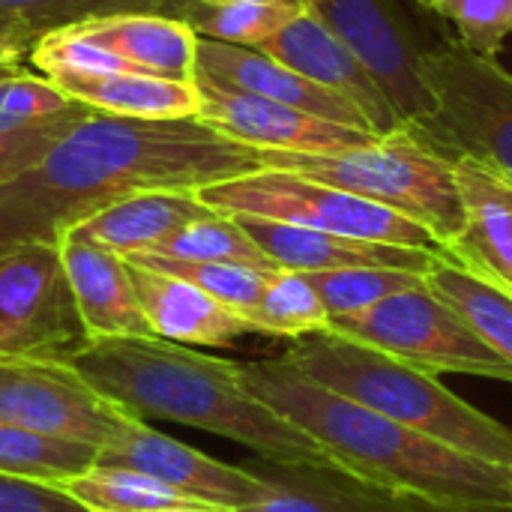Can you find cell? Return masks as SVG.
<instances>
[{
    "mask_svg": "<svg viewBox=\"0 0 512 512\" xmlns=\"http://www.w3.org/2000/svg\"><path fill=\"white\" fill-rule=\"evenodd\" d=\"M144 512H231V510L210 507V504H171V507H159V510H144Z\"/></svg>",
    "mask_w": 512,
    "mask_h": 512,
    "instance_id": "f35d334b",
    "label": "cell"
},
{
    "mask_svg": "<svg viewBox=\"0 0 512 512\" xmlns=\"http://www.w3.org/2000/svg\"><path fill=\"white\" fill-rule=\"evenodd\" d=\"M258 153L264 168H279L336 186L420 222L435 234L441 246L450 243L465 225V207L453 162L435 153L414 129L336 153Z\"/></svg>",
    "mask_w": 512,
    "mask_h": 512,
    "instance_id": "5b68a950",
    "label": "cell"
},
{
    "mask_svg": "<svg viewBox=\"0 0 512 512\" xmlns=\"http://www.w3.org/2000/svg\"><path fill=\"white\" fill-rule=\"evenodd\" d=\"M30 63L48 78H96V75H114V72H141L135 63L120 57L117 51L105 48L102 42H93L66 24L51 27L39 33L30 45Z\"/></svg>",
    "mask_w": 512,
    "mask_h": 512,
    "instance_id": "1f68e13d",
    "label": "cell"
},
{
    "mask_svg": "<svg viewBox=\"0 0 512 512\" xmlns=\"http://www.w3.org/2000/svg\"><path fill=\"white\" fill-rule=\"evenodd\" d=\"M327 330L432 375H477L512 384L510 363L501 360L441 297H435L426 282L399 291L372 309L330 318Z\"/></svg>",
    "mask_w": 512,
    "mask_h": 512,
    "instance_id": "ba28073f",
    "label": "cell"
},
{
    "mask_svg": "<svg viewBox=\"0 0 512 512\" xmlns=\"http://www.w3.org/2000/svg\"><path fill=\"white\" fill-rule=\"evenodd\" d=\"M414 3H420V6H423V3H426V0H414Z\"/></svg>",
    "mask_w": 512,
    "mask_h": 512,
    "instance_id": "b9f144b4",
    "label": "cell"
},
{
    "mask_svg": "<svg viewBox=\"0 0 512 512\" xmlns=\"http://www.w3.org/2000/svg\"><path fill=\"white\" fill-rule=\"evenodd\" d=\"M312 288L318 291L324 309L330 318L354 315L363 309H372L375 303L417 288L426 282L423 273L396 270V267H342V270H318L306 273Z\"/></svg>",
    "mask_w": 512,
    "mask_h": 512,
    "instance_id": "4dcf8cb0",
    "label": "cell"
},
{
    "mask_svg": "<svg viewBox=\"0 0 512 512\" xmlns=\"http://www.w3.org/2000/svg\"><path fill=\"white\" fill-rule=\"evenodd\" d=\"M144 255H162V258H180V261H222V264H246L258 270H279L258 246L255 240L240 228L234 216L210 210L207 216L183 225L171 237H165L153 252Z\"/></svg>",
    "mask_w": 512,
    "mask_h": 512,
    "instance_id": "f1b7e54d",
    "label": "cell"
},
{
    "mask_svg": "<svg viewBox=\"0 0 512 512\" xmlns=\"http://www.w3.org/2000/svg\"><path fill=\"white\" fill-rule=\"evenodd\" d=\"M69 99L102 114L135 120H186L198 117L195 81H171L147 72H114L96 78H57Z\"/></svg>",
    "mask_w": 512,
    "mask_h": 512,
    "instance_id": "7402d4cb",
    "label": "cell"
},
{
    "mask_svg": "<svg viewBox=\"0 0 512 512\" xmlns=\"http://www.w3.org/2000/svg\"><path fill=\"white\" fill-rule=\"evenodd\" d=\"M234 219L279 270H294V273H318V270H342V267H396L426 276L441 258V252L435 249L354 240V237H339V234L261 219V216H234Z\"/></svg>",
    "mask_w": 512,
    "mask_h": 512,
    "instance_id": "e0dca14e",
    "label": "cell"
},
{
    "mask_svg": "<svg viewBox=\"0 0 512 512\" xmlns=\"http://www.w3.org/2000/svg\"><path fill=\"white\" fill-rule=\"evenodd\" d=\"M96 465L141 471L165 483L186 501L231 512L261 504L273 492L270 480L261 471L216 462L207 453L150 429L144 420H135L114 441H108L96 453Z\"/></svg>",
    "mask_w": 512,
    "mask_h": 512,
    "instance_id": "7c38bea8",
    "label": "cell"
},
{
    "mask_svg": "<svg viewBox=\"0 0 512 512\" xmlns=\"http://www.w3.org/2000/svg\"><path fill=\"white\" fill-rule=\"evenodd\" d=\"M87 114H93L90 105L72 102L66 111L51 114L45 120L15 126V129H0V186L15 180L18 174H24L30 165H36Z\"/></svg>",
    "mask_w": 512,
    "mask_h": 512,
    "instance_id": "836d02e7",
    "label": "cell"
},
{
    "mask_svg": "<svg viewBox=\"0 0 512 512\" xmlns=\"http://www.w3.org/2000/svg\"><path fill=\"white\" fill-rule=\"evenodd\" d=\"M426 285L435 297H441L501 360L512 366V297L507 291L489 285L486 279L468 273L450 258H438V264L426 273Z\"/></svg>",
    "mask_w": 512,
    "mask_h": 512,
    "instance_id": "cb8c5ba5",
    "label": "cell"
},
{
    "mask_svg": "<svg viewBox=\"0 0 512 512\" xmlns=\"http://www.w3.org/2000/svg\"><path fill=\"white\" fill-rule=\"evenodd\" d=\"M282 357L312 381L360 402L375 414H384L483 462L512 468L510 426L456 396L432 372L330 330L291 339V348Z\"/></svg>",
    "mask_w": 512,
    "mask_h": 512,
    "instance_id": "277c9868",
    "label": "cell"
},
{
    "mask_svg": "<svg viewBox=\"0 0 512 512\" xmlns=\"http://www.w3.org/2000/svg\"><path fill=\"white\" fill-rule=\"evenodd\" d=\"M0 512H90L63 495L57 486L3 477L0 474Z\"/></svg>",
    "mask_w": 512,
    "mask_h": 512,
    "instance_id": "8d00e7d4",
    "label": "cell"
},
{
    "mask_svg": "<svg viewBox=\"0 0 512 512\" xmlns=\"http://www.w3.org/2000/svg\"><path fill=\"white\" fill-rule=\"evenodd\" d=\"M168 0H0V33H15L33 42L39 33L111 12H150Z\"/></svg>",
    "mask_w": 512,
    "mask_h": 512,
    "instance_id": "d6a6232c",
    "label": "cell"
},
{
    "mask_svg": "<svg viewBox=\"0 0 512 512\" xmlns=\"http://www.w3.org/2000/svg\"><path fill=\"white\" fill-rule=\"evenodd\" d=\"M33 42H27L24 36L15 33H0V60H18L24 48H30Z\"/></svg>",
    "mask_w": 512,
    "mask_h": 512,
    "instance_id": "74e56055",
    "label": "cell"
},
{
    "mask_svg": "<svg viewBox=\"0 0 512 512\" xmlns=\"http://www.w3.org/2000/svg\"><path fill=\"white\" fill-rule=\"evenodd\" d=\"M66 363L141 420L162 417L231 438L270 465L339 474L324 447L249 393L234 360L159 336H132L87 342Z\"/></svg>",
    "mask_w": 512,
    "mask_h": 512,
    "instance_id": "3957f363",
    "label": "cell"
},
{
    "mask_svg": "<svg viewBox=\"0 0 512 512\" xmlns=\"http://www.w3.org/2000/svg\"><path fill=\"white\" fill-rule=\"evenodd\" d=\"M258 48L276 57L279 63H285L288 69L306 75L309 81L357 105L378 138L411 129L402 120V114L393 108V102L387 99L384 87L369 72V66L309 9L291 18L279 33H273Z\"/></svg>",
    "mask_w": 512,
    "mask_h": 512,
    "instance_id": "5bb4252c",
    "label": "cell"
},
{
    "mask_svg": "<svg viewBox=\"0 0 512 512\" xmlns=\"http://www.w3.org/2000/svg\"><path fill=\"white\" fill-rule=\"evenodd\" d=\"M195 195L201 204L225 216H261L339 237L441 252L435 234L420 222L360 195L279 168H258L252 174L219 180Z\"/></svg>",
    "mask_w": 512,
    "mask_h": 512,
    "instance_id": "52a82bcc",
    "label": "cell"
},
{
    "mask_svg": "<svg viewBox=\"0 0 512 512\" xmlns=\"http://www.w3.org/2000/svg\"><path fill=\"white\" fill-rule=\"evenodd\" d=\"M129 267H132L138 303L144 309L153 336L177 345L222 348L237 342L240 336L255 333V327L243 315L222 306L201 288L141 264H129Z\"/></svg>",
    "mask_w": 512,
    "mask_h": 512,
    "instance_id": "d6986e66",
    "label": "cell"
},
{
    "mask_svg": "<svg viewBox=\"0 0 512 512\" xmlns=\"http://www.w3.org/2000/svg\"><path fill=\"white\" fill-rule=\"evenodd\" d=\"M210 207L201 204V198L192 189L177 192H141L132 198H123L78 225H72L66 234L105 246L117 255H138L153 252L165 237L180 231L183 225L207 216Z\"/></svg>",
    "mask_w": 512,
    "mask_h": 512,
    "instance_id": "44dd1931",
    "label": "cell"
},
{
    "mask_svg": "<svg viewBox=\"0 0 512 512\" xmlns=\"http://www.w3.org/2000/svg\"><path fill=\"white\" fill-rule=\"evenodd\" d=\"M255 333L264 336H282V339H300L309 333H321L330 327V315L306 279V273L279 270L270 276L264 297L258 309L252 312Z\"/></svg>",
    "mask_w": 512,
    "mask_h": 512,
    "instance_id": "f546056e",
    "label": "cell"
},
{
    "mask_svg": "<svg viewBox=\"0 0 512 512\" xmlns=\"http://www.w3.org/2000/svg\"><path fill=\"white\" fill-rule=\"evenodd\" d=\"M198 3H210V6H216V3H240V0H198Z\"/></svg>",
    "mask_w": 512,
    "mask_h": 512,
    "instance_id": "60d3db41",
    "label": "cell"
},
{
    "mask_svg": "<svg viewBox=\"0 0 512 512\" xmlns=\"http://www.w3.org/2000/svg\"><path fill=\"white\" fill-rule=\"evenodd\" d=\"M453 168L465 225L441 255L512 297V180L471 156H456Z\"/></svg>",
    "mask_w": 512,
    "mask_h": 512,
    "instance_id": "2e32d148",
    "label": "cell"
},
{
    "mask_svg": "<svg viewBox=\"0 0 512 512\" xmlns=\"http://www.w3.org/2000/svg\"><path fill=\"white\" fill-rule=\"evenodd\" d=\"M423 9L453 21L459 42L480 57H495L512 30V0H426Z\"/></svg>",
    "mask_w": 512,
    "mask_h": 512,
    "instance_id": "e575fe53",
    "label": "cell"
},
{
    "mask_svg": "<svg viewBox=\"0 0 512 512\" xmlns=\"http://www.w3.org/2000/svg\"><path fill=\"white\" fill-rule=\"evenodd\" d=\"M87 333L57 243L0 249V360H66Z\"/></svg>",
    "mask_w": 512,
    "mask_h": 512,
    "instance_id": "9c48e42d",
    "label": "cell"
},
{
    "mask_svg": "<svg viewBox=\"0 0 512 512\" xmlns=\"http://www.w3.org/2000/svg\"><path fill=\"white\" fill-rule=\"evenodd\" d=\"M57 246L87 342L153 336L138 303L132 267L123 255L69 234H63Z\"/></svg>",
    "mask_w": 512,
    "mask_h": 512,
    "instance_id": "ac0fdd59",
    "label": "cell"
},
{
    "mask_svg": "<svg viewBox=\"0 0 512 512\" xmlns=\"http://www.w3.org/2000/svg\"><path fill=\"white\" fill-rule=\"evenodd\" d=\"M18 72H24V69L18 66V60H0V78L18 75Z\"/></svg>",
    "mask_w": 512,
    "mask_h": 512,
    "instance_id": "ab89813d",
    "label": "cell"
},
{
    "mask_svg": "<svg viewBox=\"0 0 512 512\" xmlns=\"http://www.w3.org/2000/svg\"><path fill=\"white\" fill-rule=\"evenodd\" d=\"M273 492L240 512H420L423 504L396 501L384 492L366 489L342 474L312 471V468H282L273 465L261 471ZM429 512H444L432 510Z\"/></svg>",
    "mask_w": 512,
    "mask_h": 512,
    "instance_id": "603a6c76",
    "label": "cell"
},
{
    "mask_svg": "<svg viewBox=\"0 0 512 512\" xmlns=\"http://www.w3.org/2000/svg\"><path fill=\"white\" fill-rule=\"evenodd\" d=\"M321 18L378 78L393 108L408 126L423 123L435 111L417 60L426 51L402 0H300Z\"/></svg>",
    "mask_w": 512,
    "mask_h": 512,
    "instance_id": "8fae6325",
    "label": "cell"
},
{
    "mask_svg": "<svg viewBox=\"0 0 512 512\" xmlns=\"http://www.w3.org/2000/svg\"><path fill=\"white\" fill-rule=\"evenodd\" d=\"M69 30L102 42L147 75L171 81H195L198 33L180 18L165 12H111L66 24Z\"/></svg>",
    "mask_w": 512,
    "mask_h": 512,
    "instance_id": "ffe728a7",
    "label": "cell"
},
{
    "mask_svg": "<svg viewBox=\"0 0 512 512\" xmlns=\"http://www.w3.org/2000/svg\"><path fill=\"white\" fill-rule=\"evenodd\" d=\"M240 378L252 396L324 447L342 477L366 489L444 512H512V468L375 414L285 357L240 363Z\"/></svg>",
    "mask_w": 512,
    "mask_h": 512,
    "instance_id": "7a4b0ae2",
    "label": "cell"
},
{
    "mask_svg": "<svg viewBox=\"0 0 512 512\" xmlns=\"http://www.w3.org/2000/svg\"><path fill=\"white\" fill-rule=\"evenodd\" d=\"M75 99H69L54 81H48L45 75H30V72H18L12 78L3 81V96H0V129H15V126H27L36 120H45L51 114H60L72 105Z\"/></svg>",
    "mask_w": 512,
    "mask_h": 512,
    "instance_id": "d590c367",
    "label": "cell"
},
{
    "mask_svg": "<svg viewBox=\"0 0 512 512\" xmlns=\"http://www.w3.org/2000/svg\"><path fill=\"white\" fill-rule=\"evenodd\" d=\"M129 264H141L168 276H177L195 288H201L204 294H210L213 300H219L222 306L234 309L237 315H243L252 324V312L258 309L264 288L270 282L273 273L279 270H258V267H246V264H222V261H180V258H162V255H126Z\"/></svg>",
    "mask_w": 512,
    "mask_h": 512,
    "instance_id": "83f0119b",
    "label": "cell"
},
{
    "mask_svg": "<svg viewBox=\"0 0 512 512\" xmlns=\"http://www.w3.org/2000/svg\"><path fill=\"white\" fill-rule=\"evenodd\" d=\"M300 12H303L300 0H240V3H216V6L189 0L180 18L204 39L258 48Z\"/></svg>",
    "mask_w": 512,
    "mask_h": 512,
    "instance_id": "484cf974",
    "label": "cell"
},
{
    "mask_svg": "<svg viewBox=\"0 0 512 512\" xmlns=\"http://www.w3.org/2000/svg\"><path fill=\"white\" fill-rule=\"evenodd\" d=\"M96 447L0 423V474L57 486L96 465Z\"/></svg>",
    "mask_w": 512,
    "mask_h": 512,
    "instance_id": "d4e9b609",
    "label": "cell"
},
{
    "mask_svg": "<svg viewBox=\"0 0 512 512\" xmlns=\"http://www.w3.org/2000/svg\"><path fill=\"white\" fill-rule=\"evenodd\" d=\"M135 420L66 360H0V423L102 450Z\"/></svg>",
    "mask_w": 512,
    "mask_h": 512,
    "instance_id": "30bf717a",
    "label": "cell"
},
{
    "mask_svg": "<svg viewBox=\"0 0 512 512\" xmlns=\"http://www.w3.org/2000/svg\"><path fill=\"white\" fill-rule=\"evenodd\" d=\"M195 81H204V84H213V87H222V90H234V93L264 96V99L282 102L288 108L315 114L321 120L372 132L369 120L363 117V111L357 105H351L339 93L309 81L306 75L288 69L285 63H279L276 57H270L261 48L228 45V42L198 36V45H195Z\"/></svg>",
    "mask_w": 512,
    "mask_h": 512,
    "instance_id": "9a60e30c",
    "label": "cell"
},
{
    "mask_svg": "<svg viewBox=\"0 0 512 512\" xmlns=\"http://www.w3.org/2000/svg\"><path fill=\"white\" fill-rule=\"evenodd\" d=\"M198 87V120L231 141L255 150H294V153H336L372 144L378 135L321 120L315 114L288 108L282 102L222 90L204 81Z\"/></svg>",
    "mask_w": 512,
    "mask_h": 512,
    "instance_id": "4fadbf2b",
    "label": "cell"
},
{
    "mask_svg": "<svg viewBox=\"0 0 512 512\" xmlns=\"http://www.w3.org/2000/svg\"><path fill=\"white\" fill-rule=\"evenodd\" d=\"M435 111L411 126L435 153L471 156L512 180V75L459 39L432 45L417 60Z\"/></svg>",
    "mask_w": 512,
    "mask_h": 512,
    "instance_id": "8992f818",
    "label": "cell"
},
{
    "mask_svg": "<svg viewBox=\"0 0 512 512\" xmlns=\"http://www.w3.org/2000/svg\"><path fill=\"white\" fill-rule=\"evenodd\" d=\"M258 168L264 162L255 147L198 117L135 120L93 111L0 186V249L57 243L81 219L141 192H198Z\"/></svg>",
    "mask_w": 512,
    "mask_h": 512,
    "instance_id": "6da1fadb",
    "label": "cell"
},
{
    "mask_svg": "<svg viewBox=\"0 0 512 512\" xmlns=\"http://www.w3.org/2000/svg\"><path fill=\"white\" fill-rule=\"evenodd\" d=\"M57 489L90 512H144L171 504H195L165 483L117 465H93L84 474L57 483Z\"/></svg>",
    "mask_w": 512,
    "mask_h": 512,
    "instance_id": "4316f807",
    "label": "cell"
}]
</instances>
